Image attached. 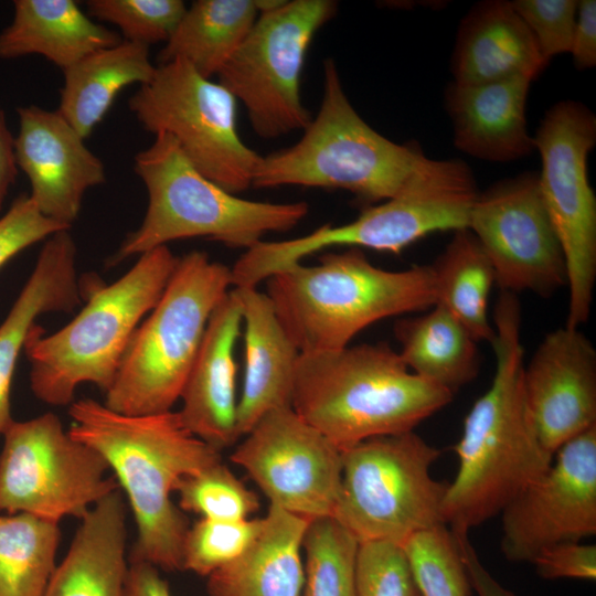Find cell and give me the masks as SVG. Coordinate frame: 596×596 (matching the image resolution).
Listing matches in <instances>:
<instances>
[{"label": "cell", "mask_w": 596, "mask_h": 596, "mask_svg": "<svg viewBox=\"0 0 596 596\" xmlns=\"http://www.w3.org/2000/svg\"><path fill=\"white\" fill-rule=\"evenodd\" d=\"M496 370L489 389L464 421L454 450L458 470L441 505L445 525L468 532L492 517L552 465L531 418L523 390L521 308L502 291L494 310Z\"/></svg>", "instance_id": "1"}, {"label": "cell", "mask_w": 596, "mask_h": 596, "mask_svg": "<svg viewBox=\"0 0 596 596\" xmlns=\"http://www.w3.org/2000/svg\"><path fill=\"white\" fill-rule=\"evenodd\" d=\"M68 414V433L103 457L127 497L137 531L130 561L182 571L190 524L171 493L182 478L222 461L221 451L192 435L173 411L125 415L86 397Z\"/></svg>", "instance_id": "2"}, {"label": "cell", "mask_w": 596, "mask_h": 596, "mask_svg": "<svg viewBox=\"0 0 596 596\" xmlns=\"http://www.w3.org/2000/svg\"><path fill=\"white\" fill-rule=\"evenodd\" d=\"M454 394L408 370L385 342L300 353L292 409L341 453L380 436L414 430Z\"/></svg>", "instance_id": "3"}, {"label": "cell", "mask_w": 596, "mask_h": 596, "mask_svg": "<svg viewBox=\"0 0 596 596\" xmlns=\"http://www.w3.org/2000/svg\"><path fill=\"white\" fill-rule=\"evenodd\" d=\"M265 284L300 353L343 349L374 322L427 310L436 302L429 265L387 270L356 247L322 254L317 265L294 264Z\"/></svg>", "instance_id": "4"}, {"label": "cell", "mask_w": 596, "mask_h": 596, "mask_svg": "<svg viewBox=\"0 0 596 596\" xmlns=\"http://www.w3.org/2000/svg\"><path fill=\"white\" fill-rule=\"evenodd\" d=\"M179 257L168 245L150 249L110 285H84L85 306L63 328L46 334L35 324L25 342L30 387L51 406H70L76 389L91 383L104 393L129 341L162 295Z\"/></svg>", "instance_id": "5"}, {"label": "cell", "mask_w": 596, "mask_h": 596, "mask_svg": "<svg viewBox=\"0 0 596 596\" xmlns=\"http://www.w3.org/2000/svg\"><path fill=\"white\" fill-rule=\"evenodd\" d=\"M134 169L148 193L146 214L109 265L192 237L246 251L267 233L292 230L309 212L306 202L254 201L224 190L200 173L166 132L155 134L151 145L136 153Z\"/></svg>", "instance_id": "6"}, {"label": "cell", "mask_w": 596, "mask_h": 596, "mask_svg": "<svg viewBox=\"0 0 596 596\" xmlns=\"http://www.w3.org/2000/svg\"><path fill=\"white\" fill-rule=\"evenodd\" d=\"M425 156L417 143H396L358 114L328 57L316 117L295 145L262 156L252 187L339 189L374 205L393 196Z\"/></svg>", "instance_id": "7"}, {"label": "cell", "mask_w": 596, "mask_h": 596, "mask_svg": "<svg viewBox=\"0 0 596 596\" xmlns=\"http://www.w3.org/2000/svg\"><path fill=\"white\" fill-rule=\"evenodd\" d=\"M231 288V268L205 252L179 257L158 302L132 334L104 404L125 415L172 411L207 321Z\"/></svg>", "instance_id": "8"}, {"label": "cell", "mask_w": 596, "mask_h": 596, "mask_svg": "<svg viewBox=\"0 0 596 596\" xmlns=\"http://www.w3.org/2000/svg\"><path fill=\"white\" fill-rule=\"evenodd\" d=\"M441 451L414 430L373 437L342 453V478L333 518L359 543L403 545L444 524L448 483L434 479Z\"/></svg>", "instance_id": "9"}, {"label": "cell", "mask_w": 596, "mask_h": 596, "mask_svg": "<svg viewBox=\"0 0 596 596\" xmlns=\"http://www.w3.org/2000/svg\"><path fill=\"white\" fill-rule=\"evenodd\" d=\"M128 106L145 130L173 137L190 163L224 190L252 187L262 156L241 139L237 100L187 61L158 64Z\"/></svg>", "instance_id": "10"}, {"label": "cell", "mask_w": 596, "mask_h": 596, "mask_svg": "<svg viewBox=\"0 0 596 596\" xmlns=\"http://www.w3.org/2000/svg\"><path fill=\"white\" fill-rule=\"evenodd\" d=\"M337 8L332 0H284L260 12L217 74L219 83L244 105L260 138L304 130L310 123L300 91L304 62L313 36Z\"/></svg>", "instance_id": "11"}, {"label": "cell", "mask_w": 596, "mask_h": 596, "mask_svg": "<svg viewBox=\"0 0 596 596\" xmlns=\"http://www.w3.org/2000/svg\"><path fill=\"white\" fill-rule=\"evenodd\" d=\"M533 139L542 161L541 193L566 264L565 326L579 328L590 316L596 280V198L587 175L596 117L583 103L558 102L545 113Z\"/></svg>", "instance_id": "12"}, {"label": "cell", "mask_w": 596, "mask_h": 596, "mask_svg": "<svg viewBox=\"0 0 596 596\" xmlns=\"http://www.w3.org/2000/svg\"><path fill=\"white\" fill-rule=\"evenodd\" d=\"M0 512L28 513L53 522L82 519L119 489L103 457L66 432L47 412L12 421L2 434Z\"/></svg>", "instance_id": "13"}, {"label": "cell", "mask_w": 596, "mask_h": 596, "mask_svg": "<svg viewBox=\"0 0 596 596\" xmlns=\"http://www.w3.org/2000/svg\"><path fill=\"white\" fill-rule=\"evenodd\" d=\"M478 193L465 161L425 156L393 196L370 205L347 224H324L292 238L289 251L297 259L334 246L398 254L430 233L468 228Z\"/></svg>", "instance_id": "14"}, {"label": "cell", "mask_w": 596, "mask_h": 596, "mask_svg": "<svg viewBox=\"0 0 596 596\" xmlns=\"http://www.w3.org/2000/svg\"><path fill=\"white\" fill-rule=\"evenodd\" d=\"M468 230L487 254L502 291L550 297L566 285L564 254L538 172H522L479 191Z\"/></svg>", "instance_id": "15"}, {"label": "cell", "mask_w": 596, "mask_h": 596, "mask_svg": "<svg viewBox=\"0 0 596 596\" xmlns=\"http://www.w3.org/2000/svg\"><path fill=\"white\" fill-rule=\"evenodd\" d=\"M270 505L313 520L334 514L342 453L291 406L266 413L232 451Z\"/></svg>", "instance_id": "16"}, {"label": "cell", "mask_w": 596, "mask_h": 596, "mask_svg": "<svg viewBox=\"0 0 596 596\" xmlns=\"http://www.w3.org/2000/svg\"><path fill=\"white\" fill-rule=\"evenodd\" d=\"M555 455L500 513V549L511 562L530 563L544 547L596 534V426Z\"/></svg>", "instance_id": "17"}, {"label": "cell", "mask_w": 596, "mask_h": 596, "mask_svg": "<svg viewBox=\"0 0 596 596\" xmlns=\"http://www.w3.org/2000/svg\"><path fill=\"white\" fill-rule=\"evenodd\" d=\"M526 405L543 447L553 456L596 426V350L579 330L547 332L523 368Z\"/></svg>", "instance_id": "18"}, {"label": "cell", "mask_w": 596, "mask_h": 596, "mask_svg": "<svg viewBox=\"0 0 596 596\" xmlns=\"http://www.w3.org/2000/svg\"><path fill=\"white\" fill-rule=\"evenodd\" d=\"M18 116L14 153L29 195L44 216L68 230L86 191L106 181L104 163L57 109L30 105L18 108Z\"/></svg>", "instance_id": "19"}, {"label": "cell", "mask_w": 596, "mask_h": 596, "mask_svg": "<svg viewBox=\"0 0 596 596\" xmlns=\"http://www.w3.org/2000/svg\"><path fill=\"white\" fill-rule=\"evenodd\" d=\"M243 324L238 292L231 288L213 310L189 372L178 411L184 427L221 451L241 437L237 430L234 348Z\"/></svg>", "instance_id": "20"}, {"label": "cell", "mask_w": 596, "mask_h": 596, "mask_svg": "<svg viewBox=\"0 0 596 596\" xmlns=\"http://www.w3.org/2000/svg\"><path fill=\"white\" fill-rule=\"evenodd\" d=\"M532 81L511 77L462 85L451 82L445 106L460 151L487 161L509 162L535 151L525 105Z\"/></svg>", "instance_id": "21"}, {"label": "cell", "mask_w": 596, "mask_h": 596, "mask_svg": "<svg viewBox=\"0 0 596 596\" xmlns=\"http://www.w3.org/2000/svg\"><path fill=\"white\" fill-rule=\"evenodd\" d=\"M77 247L68 230L45 240L35 266L0 323V435L12 423L11 387L19 355L36 324L50 312H72L84 298Z\"/></svg>", "instance_id": "22"}, {"label": "cell", "mask_w": 596, "mask_h": 596, "mask_svg": "<svg viewBox=\"0 0 596 596\" xmlns=\"http://www.w3.org/2000/svg\"><path fill=\"white\" fill-rule=\"evenodd\" d=\"M450 65L453 82L472 85L511 77L533 82L549 62L511 2L487 0L460 21Z\"/></svg>", "instance_id": "23"}, {"label": "cell", "mask_w": 596, "mask_h": 596, "mask_svg": "<svg viewBox=\"0 0 596 596\" xmlns=\"http://www.w3.org/2000/svg\"><path fill=\"white\" fill-rule=\"evenodd\" d=\"M235 289L244 324V380L237 402V430L242 437L269 411L291 406L300 351L265 292L257 287Z\"/></svg>", "instance_id": "24"}, {"label": "cell", "mask_w": 596, "mask_h": 596, "mask_svg": "<svg viewBox=\"0 0 596 596\" xmlns=\"http://www.w3.org/2000/svg\"><path fill=\"white\" fill-rule=\"evenodd\" d=\"M79 520L43 596H125L129 561L123 492L108 493Z\"/></svg>", "instance_id": "25"}, {"label": "cell", "mask_w": 596, "mask_h": 596, "mask_svg": "<svg viewBox=\"0 0 596 596\" xmlns=\"http://www.w3.org/2000/svg\"><path fill=\"white\" fill-rule=\"evenodd\" d=\"M309 522L269 504L251 546L207 576L209 596H301L302 540Z\"/></svg>", "instance_id": "26"}, {"label": "cell", "mask_w": 596, "mask_h": 596, "mask_svg": "<svg viewBox=\"0 0 596 596\" xmlns=\"http://www.w3.org/2000/svg\"><path fill=\"white\" fill-rule=\"evenodd\" d=\"M13 7L11 23L0 32V58L39 54L63 71L123 41L73 0H15Z\"/></svg>", "instance_id": "27"}, {"label": "cell", "mask_w": 596, "mask_h": 596, "mask_svg": "<svg viewBox=\"0 0 596 596\" xmlns=\"http://www.w3.org/2000/svg\"><path fill=\"white\" fill-rule=\"evenodd\" d=\"M156 71L149 46L123 40L63 70L58 113L86 139L116 96L131 84L148 83Z\"/></svg>", "instance_id": "28"}, {"label": "cell", "mask_w": 596, "mask_h": 596, "mask_svg": "<svg viewBox=\"0 0 596 596\" xmlns=\"http://www.w3.org/2000/svg\"><path fill=\"white\" fill-rule=\"evenodd\" d=\"M393 331L402 361L417 376L453 394L477 377L478 341L445 307L435 304L422 315L400 318Z\"/></svg>", "instance_id": "29"}, {"label": "cell", "mask_w": 596, "mask_h": 596, "mask_svg": "<svg viewBox=\"0 0 596 596\" xmlns=\"http://www.w3.org/2000/svg\"><path fill=\"white\" fill-rule=\"evenodd\" d=\"M259 15L255 0H196L158 54V63L182 58L205 78L217 75Z\"/></svg>", "instance_id": "30"}, {"label": "cell", "mask_w": 596, "mask_h": 596, "mask_svg": "<svg viewBox=\"0 0 596 596\" xmlns=\"http://www.w3.org/2000/svg\"><path fill=\"white\" fill-rule=\"evenodd\" d=\"M436 302L449 310L473 338L494 341L489 320V296L496 277L482 246L468 228L454 232L445 249L429 265Z\"/></svg>", "instance_id": "31"}, {"label": "cell", "mask_w": 596, "mask_h": 596, "mask_svg": "<svg viewBox=\"0 0 596 596\" xmlns=\"http://www.w3.org/2000/svg\"><path fill=\"white\" fill-rule=\"evenodd\" d=\"M60 540L57 522L0 512V596H43Z\"/></svg>", "instance_id": "32"}, {"label": "cell", "mask_w": 596, "mask_h": 596, "mask_svg": "<svg viewBox=\"0 0 596 596\" xmlns=\"http://www.w3.org/2000/svg\"><path fill=\"white\" fill-rule=\"evenodd\" d=\"M359 542L334 518L310 520L302 540L301 596H356Z\"/></svg>", "instance_id": "33"}, {"label": "cell", "mask_w": 596, "mask_h": 596, "mask_svg": "<svg viewBox=\"0 0 596 596\" xmlns=\"http://www.w3.org/2000/svg\"><path fill=\"white\" fill-rule=\"evenodd\" d=\"M402 547L422 596H470L472 587L447 525L419 532Z\"/></svg>", "instance_id": "34"}, {"label": "cell", "mask_w": 596, "mask_h": 596, "mask_svg": "<svg viewBox=\"0 0 596 596\" xmlns=\"http://www.w3.org/2000/svg\"><path fill=\"white\" fill-rule=\"evenodd\" d=\"M178 507L202 519L241 521L259 510L258 496L222 461L182 478L175 487Z\"/></svg>", "instance_id": "35"}, {"label": "cell", "mask_w": 596, "mask_h": 596, "mask_svg": "<svg viewBox=\"0 0 596 596\" xmlns=\"http://www.w3.org/2000/svg\"><path fill=\"white\" fill-rule=\"evenodd\" d=\"M264 525V517L241 521L200 518L189 526L182 545V571L209 576L240 557Z\"/></svg>", "instance_id": "36"}, {"label": "cell", "mask_w": 596, "mask_h": 596, "mask_svg": "<svg viewBox=\"0 0 596 596\" xmlns=\"http://www.w3.org/2000/svg\"><path fill=\"white\" fill-rule=\"evenodd\" d=\"M89 17L116 25L126 41L167 42L187 10L181 0H89Z\"/></svg>", "instance_id": "37"}, {"label": "cell", "mask_w": 596, "mask_h": 596, "mask_svg": "<svg viewBox=\"0 0 596 596\" xmlns=\"http://www.w3.org/2000/svg\"><path fill=\"white\" fill-rule=\"evenodd\" d=\"M356 596H422L401 545L359 543Z\"/></svg>", "instance_id": "38"}, {"label": "cell", "mask_w": 596, "mask_h": 596, "mask_svg": "<svg viewBox=\"0 0 596 596\" xmlns=\"http://www.w3.org/2000/svg\"><path fill=\"white\" fill-rule=\"evenodd\" d=\"M513 9L533 34L543 57L570 53L576 23L575 0H514Z\"/></svg>", "instance_id": "39"}, {"label": "cell", "mask_w": 596, "mask_h": 596, "mask_svg": "<svg viewBox=\"0 0 596 596\" xmlns=\"http://www.w3.org/2000/svg\"><path fill=\"white\" fill-rule=\"evenodd\" d=\"M67 230L44 216L30 195H19L0 217V268L26 247Z\"/></svg>", "instance_id": "40"}, {"label": "cell", "mask_w": 596, "mask_h": 596, "mask_svg": "<svg viewBox=\"0 0 596 596\" xmlns=\"http://www.w3.org/2000/svg\"><path fill=\"white\" fill-rule=\"evenodd\" d=\"M545 579H596V546L563 542L542 549L530 562Z\"/></svg>", "instance_id": "41"}, {"label": "cell", "mask_w": 596, "mask_h": 596, "mask_svg": "<svg viewBox=\"0 0 596 596\" xmlns=\"http://www.w3.org/2000/svg\"><path fill=\"white\" fill-rule=\"evenodd\" d=\"M579 70L596 65V1H577L576 23L571 52Z\"/></svg>", "instance_id": "42"}, {"label": "cell", "mask_w": 596, "mask_h": 596, "mask_svg": "<svg viewBox=\"0 0 596 596\" xmlns=\"http://www.w3.org/2000/svg\"><path fill=\"white\" fill-rule=\"evenodd\" d=\"M450 531L456 539L472 590L478 596H517L502 586L483 566L468 539V532Z\"/></svg>", "instance_id": "43"}, {"label": "cell", "mask_w": 596, "mask_h": 596, "mask_svg": "<svg viewBox=\"0 0 596 596\" xmlns=\"http://www.w3.org/2000/svg\"><path fill=\"white\" fill-rule=\"evenodd\" d=\"M159 568L143 561H130L125 596H172Z\"/></svg>", "instance_id": "44"}, {"label": "cell", "mask_w": 596, "mask_h": 596, "mask_svg": "<svg viewBox=\"0 0 596 596\" xmlns=\"http://www.w3.org/2000/svg\"><path fill=\"white\" fill-rule=\"evenodd\" d=\"M17 174L14 137L9 130L4 113L0 109V210Z\"/></svg>", "instance_id": "45"}]
</instances>
